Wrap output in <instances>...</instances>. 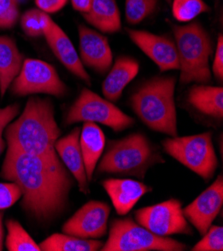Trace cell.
Segmentation results:
<instances>
[{
	"label": "cell",
	"mask_w": 223,
	"mask_h": 251,
	"mask_svg": "<svg viewBox=\"0 0 223 251\" xmlns=\"http://www.w3.org/2000/svg\"><path fill=\"white\" fill-rule=\"evenodd\" d=\"M0 175L20 187L22 208L38 221L56 217L67 204L72 179L61 161L53 162L8 146Z\"/></svg>",
	"instance_id": "obj_1"
},
{
	"label": "cell",
	"mask_w": 223,
	"mask_h": 251,
	"mask_svg": "<svg viewBox=\"0 0 223 251\" xmlns=\"http://www.w3.org/2000/svg\"><path fill=\"white\" fill-rule=\"evenodd\" d=\"M4 134L9 147L53 162L60 161L55 150L60 129L50 99L37 96L28 98L23 112L17 120L7 125Z\"/></svg>",
	"instance_id": "obj_2"
},
{
	"label": "cell",
	"mask_w": 223,
	"mask_h": 251,
	"mask_svg": "<svg viewBox=\"0 0 223 251\" xmlns=\"http://www.w3.org/2000/svg\"><path fill=\"white\" fill-rule=\"evenodd\" d=\"M175 85L173 76L154 77L143 83L130 98L132 110L148 128L171 137L178 134Z\"/></svg>",
	"instance_id": "obj_3"
},
{
	"label": "cell",
	"mask_w": 223,
	"mask_h": 251,
	"mask_svg": "<svg viewBox=\"0 0 223 251\" xmlns=\"http://www.w3.org/2000/svg\"><path fill=\"white\" fill-rule=\"evenodd\" d=\"M164 161L156 147L146 136L133 133L120 140L110 141L97 169L101 173L143 179L148 169Z\"/></svg>",
	"instance_id": "obj_4"
},
{
	"label": "cell",
	"mask_w": 223,
	"mask_h": 251,
	"mask_svg": "<svg viewBox=\"0 0 223 251\" xmlns=\"http://www.w3.org/2000/svg\"><path fill=\"white\" fill-rule=\"evenodd\" d=\"M173 34L179 60V81L182 84H208L211 81L209 66L212 42L209 34L198 22L173 25Z\"/></svg>",
	"instance_id": "obj_5"
},
{
	"label": "cell",
	"mask_w": 223,
	"mask_h": 251,
	"mask_svg": "<svg viewBox=\"0 0 223 251\" xmlns=\"http://www.w3.org/2000/svg\"><path fill=\"white\" fill-rule=\"evenodd\" d=\"M187 246L175 239L155 235L132 218L114 219L102 251H183Z\"/></svg>",
	"instance_id": "obj_6"
},
{
	"label": "cell",
	"mask_w": 223,
	"mask_h": 251,
	"mask_svg": "<svg viewBox=\"0 0 223 251\" xmlns=\"http://www.w3.org/2000/svg\"><path fill=\"white\" fill-rule=\"evenodd\" d=\"M164 151L205 180L213 177L218 166L211 132L171 137L162 143Z\"/></svg>",
	"instance_id": "obj_7"
},
{
	"label": "cell",
	"mask_w": 223,
	"mask_h": 251,
	"mask_svg": "<svg viewBox=\"0 0 223 251\" xmlns=\"http://www.w3.org/2000/svg\"><path fill=\"white\" fill-rule=\"evenodd\" d=\"M76 122L100 123L119 132L131 127L135 120L109 100L83 88L66 116L67 124Z\"/></svg>",
	"instance_id": "obj_8"
},
{
	"label": "cell",
	"mask_w": 223,
	"mask_h": 251,
	"mask_svg": "<svg viewBox=\"0 0 223 251\" xmlns=\"http://www.w3.org/2000/svg\"><path fill=\"white\" fill-rule=\"evenodd\" d=\"M10 86L12 94L20 97L39 93L63 97L68 91L54 66L32 58L24 59L20 72Z\"/></svg>",
	"instance_id": "obj_9"
},
{
	"label": "cell",
	"mask_w": 223,
	"mask_h": 251,
	"mask_svg": "<svg viewBox=\"0 0 223 251\" xmlns=\"http://www.w3.org/2000/svg\"><path fill=\"white\" fill-rule=\"evenodd\" d=\"M138 224L158 236L192 234L178 199H168L161 203L140 208L134 213Z\"/></svg>",
	"instance_id": "obj_10"
},
{
	"label": "cell",
	"mask_w": 223,
	"mask_h": 251,
	"mask_svg": "<svg viewBox=\"0 0 223 251\" xmlns=\"http://www.w3.org/2000/svg\"><path fill=\"white\" fill-rule=\"evenodd\" d=\"M109 214L110 207L107 203L91 200L64 223L62 231L80 238H100L107 232Z\"/></svg>",
	"instance_id": "obj_11"
},
{
	"label": "cell",
	"mask_w": 223,
	"mask_h": 251,
	"mask_svg": "<svg viewBox=\"0 0 223 251\" xmlns=\"http://www.w3.org/2000/svg\"><path fill=\"white\" fill-rule=\"evenodd\" d=\"M127 33L132 42L158 66L161 72L179 70L176 44L168 35L134 29H127Z\"/></svg>",
	"instance_id": "obj_12"
},
{
	"label": "cell",
	"mask_w": 223,
	"mask_h": 251,
	"mask_svg": "<svg viewBox=\"0 0 223 251\" xmlns=\"http://www.w3.org/2000/svg\"><path fill=\"white\" fill-rule=\"evenodd\" d=\"M223 204L222 175L183 209V214L200 235L206 233Z\"/></svg>",
	"instance_id": "obj_13"
},
{
	"label": "cell",
	"mask_w": 223,
	"mask_h": 251,
	"mask_svg": "<svg viewBox=\"0 0 223 251\" xmlns=\"http://www.w3.org/2000/svg\"><path fill=\"white\" fill-rule=\"evenodd\" d=\"M79 53L83 66L104 74L112 66L113 55L108 39L85 25H78Z\"/></svg>",
	"instance_id": "obj_14"
},
{
	"label": "cell",
	"mask_w": 223,
	"mask_h": 251,
	"mask_svg": "<svg viewBox=\"0 0 223 251\" xmlns=\"http://www.w3.org/2000/svg\"><path fill=\"white\" fill-rule=\"evenodd\" d=\"M43 36L62 65L72 74L90 85L91 78L85 70L75 47L59 25L53 21L50 26L43 32Z\"/></svg>",
	"instance_id": "obj_15"
},
{
	"label": "cell",
	"mask_w": 223,
	"mask_h": 251,
	"mask_svg": "<svg viewBox=\"0 0 223 251\" xmlns=\"http://www.w3.org/2000/svg\"><path fill=\"white\" fill-rule=\"evenodd\" d=\"M102 186L119 215H126L143 195L152 191L148 185L129 178H109L102 182Z\"/></svg>",
	"instance_id": "obj_16"
},
{
	"label": "cell",
	"mask_w": 223,
	"mask_h": 251,
	"mask_svg": "<svg viewBox=\"0 0 223 251\" xmlns=\"http://www.w3.org/2000/svg\"><path fill=\"white\" fill-rule=\"evenodd\" d=\"M80 131L81 128L76 127L68 135L58 139L55 143V150L59 158L62 160V163L66 165L73 177L78 182L79 190L87 194L89 187L79 143Z\"/></svg>",
	"instance_id": "obj_17"
},
{
	"label": "cell",
	"mask_w": 223,
	"mask_h": 251,
	"mask_svg": "<svg viewBox=\"0 0 223 251\" xmlns=\"http://www.w3.org/2000/svg\"><path fill=\"white\" fill-rule=\"evenodd\" d=\"M139 63L130 56H120L110 67L102 83V93L105 99L115 102L121 97L124 88L136 77Z\"/></svg>",
	"instance_id": "obj_18"
},
{
	"label": "cell",
	"mask_w": 223,
	"mask_h": 251,
	"mask_svg": "<svg viewBox=\"0 0 223 251\" xmlns=\"http://www.w3.org/2000/svg\"><path fill=\"white\" fill-rule=\"evenodd\" d=\"M79 143L87 179L91 181L97 162L104 151L105 135L96 123L84 122L80 131Z\"/></svg>",
	"instance_id": "obj_19"
},
{
	"label": "cell",
	"mask_w": 223,
	"mask_h": 251,
	"mask_svg": "<svg viewBox=\"0 0 223 251\" xmlns=\"http://www.w3.org/2000/svg\"><path fill=\"white\" fill-rule=\"evenodd\" d=\"M23 55L19 51L14 39L0 36V96L4 97L12 81L20 72Z\"/></svg>",
	"instance_id": "obj_20"
},
{
	"label": "cell",
	"mask_w": 223,
	"mask_h": 251,
	"mask_svg": "<svg viewBox=\"0 0 223 251\" xmlns=\"http://www.w3.org/2000/svg\"><path fill=\"white\" fill-rule=\"evenodd\" d=\"M84 19L102 33H116L121 29L120 11L115 0H92Z\"/></svg>",
	"instance_id": "obj_21"
},
{
	"label": "cell",
	"mask_w": 223,
	"mask_h": 251,
	"mask_svg": "<svg viewBox=\"0 0 223 251\" xmlns=\"http://www.w3.org/2000/svg\"><path fill=\"white\" fill-rule=\"evenodd\" d=\"M187 100L199 112L221 119L223 116V89L220 86L196 84L190 87Z\"/></svg>",
	"instance_id": "obj_22"
},
{
	"label": "cell",
	"mask_w": 223,
	"mask_h": 251,
	"mask_svg": "<svg viewBox=\"0 0 223 251\" xmlns=\"http://www.w3.org/2000/svg\"><path fill=\"white\" fill-rule=\"evenodd\" d=\"M102 245L103 242L100 240L54 233L43 240L39 247L44 251H97Z\"/></svg>",
	"instance_id": "obj_23"
},
{
	"label": "cell",
	"mask_w": 223,
	"mask_h": 251,
	"mask_svg": "<svg viewBox=\"0 0 223 251\" xmlns=\"http://www.w3.org/2000/svg\"><path fill=\"white\" fill-rule=\"evenodd\" d=\"M7 237L6 247L9 251H40L39 245L22 227V225L13 219L6 221Z\"/></svg>",
	"instance_id": "obj_24"
},
{
	"label": "cell",
	"mask_w": 223,
	"mask_h": 251,
	"mask_svg": "<svg viewBox=\"0 0 223 251\" xmlns=\"http://www.w3.org/2000/svg\"><path fill=\"white\" fill-rule=\"evenodd\" d=\"M171 2L173 17L179 22H189L210 9L203 0H171Z\"/></svg>",
	"instance_id": "obj_25"
},
{
	"label": "cell",
	"mask_w": 223,
	"mask_h": 251,
	"mask_svg": "<svg viewBox=\"0 0 223 251\" xmlns=\"http://www.w3.org/2000/svg\"><path fill=\"white\" fill-rule=\"evenodd\" d=\"M158 0H125L126 21L135 25L146 19L156 8Z\"/></svg>",
	"instance_id": "obj_26"
},
{
	"label": "cell",
	"mask_w": 223,
	"mask_h": 251,
	"mask_svg": "<svg viewBox=\"0 0 223 251\" xmlns=\"http://www.w3.org/2000/svg\"><path fill=\"white\" fill-rule=\"evenodd\" d=\"M202 239L193 246V251H222L223 250V227L211 225Z\"/></svg>",
	"instance_id": "obj_27"
},
{
	"label": "cell",
	"mask_w": 223,
	"mask_h": 251,
	"mask_svg": "<svg viewBox=\"0 0 223 251\" xmlns=\"http://www.w3.org/2000/svg\"><path fill=\"white\" fill-rule=\"evenodd\" d=\"M20 0H0V29L15 26L19 17Z\"/></svg>",
	"instance_id": "obj_28"
},
{
	"label": "cell",
	"mask_w": 223,
	"mask_h": 251,
	"mask_svg": "<svg viewBox=\"0 0 223 251\" xmlns=\"http://www.w3.org/2000/svg\"><path fill=\"white\" fill-rule=\"evenodd\" d=\"M43 11L38 8L29 9L20 17V25L23 32L30 37L43 36L41 27V16Z\"/></svg>",
	"instance_id": "obj_29"
},
{
	"label": "cell",
	"mask_w": 223,
	"mask_h": 251,
	"mask_svg": "<svg viewBox=\"0 0 223 251\" xmlns=\"http://www.w3.org/2000/svg\"><path fill=\"white\" fill-rule=\"evenodd\" d=\"M21 196L22 191L15 182L0 183V210L11 207Z\"/></svg>",
	"instance_id": "obj_30"
},
{
	"label": "cell",
	"mask_w": 223,
	"mask_h": 251,
	"mask_svg": "<svg viewBox=\"0 0 223 251\" xmlns=\"http://www.w3.org/2000/svg\"><path fill=\"white\" fill-rule=\"evenodd\" d=\"M20 105L18 103L10 104L4 108H0V155L5 148V141L3 139V132L7 125L19 114Z\"/></svg>",
	"instance_id": "obj_31"
},
{
	"label": "cell",
	"mask_w": 223,
	"mask_h": 251,
	"mask_svg": "<svg viewBox=\"0 0 223 251\" xmlns=\"http://www.w3.org/2000/svg\"><path fill=\"white\" fill-rule=\"evenodd\" d=\"M212 73L214 76L222 81L223 79V36L220 34L217 40V46L212 63Z\"/></svg>",
	"instance_id": "obj_32"
},
{
	"label": "cell",
	"mask_w": 223,
	"mask_h": 251,
	"mask_svg": "<svg viewBox=\"0 0 223 251\" xmlns=\"http://www.w3.org/2000/svg\"><path fill=\"white\" fill-rule=\"evenodd\" d=\"M68 2V0H35L37 8L47 14L60 11Z\"/></svg>",
	"instance_id": "obj_33"
},
{
	"label": "cell",
	"mask_w": 223,
	"mask_h": 251,
	"mask_svg": "<svg viewBox=\"0 0 223 251\" xmlns=\"http://www.w3.org/2000/svg\"><path fill=\"white\" fill-rule=\"evenodd\" d=\"M72 7L82 14H86L91 7L92 0H70Z\"/></svg>",
	"instance_id": "obj_34"
},
{
	"label": "cell",
	"mask_w": 223,
	"mask_h": 251,
	"mask_svg": "<svg viewBox=\"0 0 223 251\" xmlns=\"http://www.w3.org/2000/svg\"><path fill=\"white\" fill-rule=\"evenodd\" d=\"M2 213L0 212V251L3 248V237H4V230H3V224H2Z\"/></svg>",
	"instance_id": "obj_35"
},
{
	"label": "cell",
	"mask_w": 223,
	"mask_h": 251,
	"mask_svg": "<svg viewBox=\"0 0 223 251\" xmlns=\"http://www.w3.org/2000/svg\"><path fill=\"white\" fill-rule=\"evenodd\" d=\"M165 1H166V2H168V3H170V2H171V0H165Z\"/></svg>",
	"instance_id": "obj_36"
}]
</instances>
